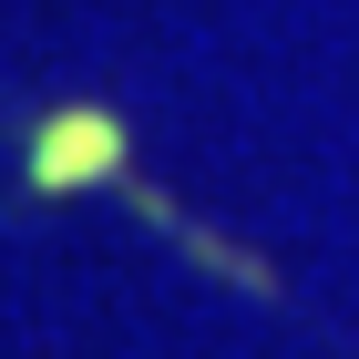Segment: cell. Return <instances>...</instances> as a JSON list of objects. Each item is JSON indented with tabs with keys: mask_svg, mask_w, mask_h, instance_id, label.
Listing matches in <instances>:
<instances>
[{
	"mask_svg": "<svg viewBox=\"0 0 359 359\" xmlns=\"http://www.w3.org/2000/svg\"><path fill=\"white\" fill-rule=\"evenodd\" d=\"M21 185L31 195H72V185H134V154H123V123H113L103 103H52L21 123Z\"/></svg>",
	"mask_w": 359,
	"mask_h": 359,
	"instance_id": "cell-1",
	"label": "cell"
}]
</instances>
